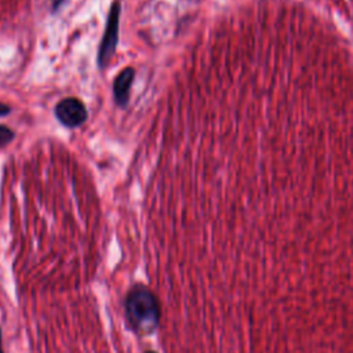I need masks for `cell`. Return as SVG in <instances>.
Listing matches in <instances>:
<instances>
[{"mask_svg": "<svg viewBox=\"0 0 353 353\" xmlns=\"http://www.w3.org/2000/svg\"><path fill=\"white\" fill-rule=\"evenodd\" d=\"M124 316L128 328L139 335H152L160 325L161 309L156 294L145 284H134L125 294Z\"/></svg>", "mask_w": 353, "mask_h": 353, "instance_id": "1", "label": "cell"}, {"mask_svg": "<svg viewBox=\"0 0 353 353\" xmlns=\"http://www.w3.org/2000/svg\"><path fill=\"white\" fill-rule=\"evenodd\" d=\"M119 22H120V3L114 1L110 7V11L106 19V28L99 46V52H98L99 68L106 66L116 51L117 39H119Z\"/></svg>", "mask_w": 353, "mask_h": 353, "instance_id": "2", "label": "cell"}, {"mask_svg": "<svg viewBox=\"0 0 353 353\" xmlns=\"http://www.w3.org/2000/svg\"><path fill=\"white\" fill-rule=\"evenodd\" d=\"M55 116L65 127L74 128L81 125L87 120L88 113L81 101L70 97L58 102L55 108Z\"/></svg>", "mask_w": 353, "mask_h": 353, "instance_id": "3", "label": "cell"}, {"mask_svg": "<svg viewBox=\"0 0 353 353\" xmlns=\"http://www.w3.org/2000/svg\"><path fill=\"white\" fill-rule=\"evenodd\" d=\"M134 76H135L134 69L132 68H125L114 79L113 95H114L116 103L121 108H124L128 103L130 90H131V85H132V81H134Z\"/></svg>", "mask_w": 353, "mask_h": 353, "instance_id": "4", "label": "cell"}, {"mask_svg": "<svg viewBox=\"0 0 353 353\" xmlns=\"http://www.w3.org/2000/svg\"><path fill=\"white\" fill-rule=\"evenodd\" d=\"M14 131L6 125H0V146L10 143L14 139Z\"/></svg>", "mask_w": 353, "mask_h": 353, "instance_id": "5", "label": "cell"}, {"mask_svg": "<svg viewBox=\"0 0 353 353\" xmlns=\"http://www.w3.org/2000/svg\"><path fill=\"white\" fill-rule=\"evenodd\" d=\"M10 112H11L10 106H7V105H4V103H0V117H1V116L8 114Z\"/></svg>", "mask_w": 353, "mask_h": 353, "instance_id": "6", "label": "cell"}, {"mask_svg": "<svg viewBox=\"0 0 353 353\" xmlns=\"http://www.w3.org/2000/svg\"><path fill=\"white\" fill-rule=\"evenodd\" d=\"M65 3V0H51V6H52V10L57 11L62 4Z\"/></svg>", "mask_w": 353, "mask_h": 353, "instance_id": "7", "label": "cell"}, {"mask_svg": "<svg viewBox=\"0 0 353 353\" xmlns=\"http://www.w3.org/2000/svg\"><path fill=\"white\" fill-rule=\"evenodd\" d=\"M0 353H4V350H3V331H1V328H0Z\"/></svg>", "mask_w": 353, "mask_h": 353, "instance_id": "8", "label": "cell"}, {"mask_svg": "<svg viewBox=\"0 0 353 353\" xmlns=\"http://www.w3.org/2000/svg\"><path fill=\"white\" fill-rule=\"evenodd\" d=\"M145 353H157V352L156 350H146Z\"/></svg>", "mask_w": 353, "mask_h": 353, "instance_id": "9", "label": "cell"}]
</instances>
